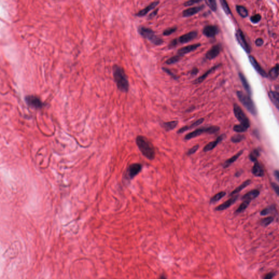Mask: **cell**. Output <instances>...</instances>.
Returning a JSON list of instances; mask_svg holds the SVG:
<instances>
[{
  "label": "cell",
  "mask_w": 279,
  "mask_h": 279,
  "mask_svg": "<svg viewBox=\"0 0 279 279\" xmlns=\"http://www.w3.org/2000/svg\"><path fill=\"white\" fill-rule=\"evenodd\" d=\"M201 2V1H195V0H190V1H186L184 3V5L185 7H188V6H190V5H194L196 3H200Z\"/></svg>",
  "instance_id": "cell-43"
},
{
  "label": "cell",
  "mask_w": 279,
  "mask_h": 279,
  "mask_svg": "<svg viewBox=\"0 0 279 279\" xmlns=\"http://www.w3.org/2000/svg\"><path fill=\"white\" fill-rule=\"evenodd\" d=\"M158 9H156V10H154V12H153L152 13H151L150 14V16H149V18L152 19L153 18H154L157 14V13H158Z\"/></svg>",
  "instance_id": "cell-49"
},
{
  "label": "cell",
  "mask_w": 279,
  "mask_h": 279,
  "mask_svg": "<svg viewBox=\"0 0 279 279\" xmlns=\"http://www.w3.org/2000/svg\"><path fill=\"white\" fill-rule=\"evenodd\" d=\"M263 43V40L262 38H257L255 41V44H256V46H257V47H260L261 46H262Z\"/></svg>",
  "instance_id": "cell-46"
},
{
  "label": "cell",
  "mask_w": 279,
  "mask_h": 279,
  "mask_svg": "<svg viewBox=\"0 0 279 279\" xmlns=\"http://www.w3.org/2000/svg\"><path fill=\"white\" fill-rule=\"evenodd\" d=\"M260 150L258 149H255L250 153V154L249 156V158L251 161L255 162L256 161H257V159L260 157Z\"/></svg>",
  "instance_id": "cell-31"
},
{
  "label": "cell",
  "mask_w": 279,
  "mask_h": 279,
  "mask_svg": "<svg viewBox=\"0 0 279 279\" xmlns=\"http://www.w3.org/2000/svg\"><path fill=\"white\" fill-rule=\"evenodd\" d=\"M260 192L259 190L257 189H254L252 190L251 191H249L246 194H245L243 197H242V200L243 201L247 200L249 201H251L252 200L255 199L256 197L259 196Z\"/></svg>",
  "instance_id": "cell-21"
},
{
  "label": "cell",
  "mask_w": 279,
  "mask_h": 279,
  "mask_svg": "<svg viewBox=\"0 0 279 279\" xmlns=\"http://www.w3.org/2000/svg\"><path fill=\"white\" fill-rule=\"evenodd\" d=\"M205 2L207 5L211 9L213 12H215L217 10V2L215 0H206Z\"/></svg>",
  "instance_id": "cell-34"
},
{
  "label": "cell",
  "mask_w": 279,
  "mask_h": 279,
  "mask_svg": "<svg viewBox=\"0 0 279 279\" xmlns=\"http://www.w3.org/2000/svg\"><path fill=\"white\" fill-rule=\"evenodd\" d=\"M262 17L260 14H257L254 16H251L250 20L253 23H257L261 21Z\"/></svg>",
  "instance_id": "cell-40"
},
{
  "label": "cell",
  "mask_w": 279,
  "mask_h": 279,
  "mask_svg": "<svg viewBox=\"0 0 279 279\" xmlns=\"http://www.w3.org/2000/svg\"><path fill=\"white\" fill-rule=\"evenodd\" d=\"M225 137V134H222L220 135L215 141H212L211 142H209L207 145H206L205 147L203 148V150L205 152H209V151L212 150H213L214 148L216 147V146L218 145V143H219L220 142H221Z\"/></svg>",
  "instance_id": "cell-16"
},
{
  "label": "cell",
  "mask_w": 279,
  "mask_h": 279,
  "mask_svg": "<svg viewBox=\"0 0 279 279\" xmlns=\"http://www.w3.org/2000/svg\"><path fill=\"white\" fill-rule=\"evenodd\" d=\"M138 31L143 37L150 41L153 44H155L156 45H161L164 42L163 39L155 35L154 32L152 29L141 26L139 27Z\"/></svg>",
  "instance_id": "cell-5"
},
{
  "label": "cell",
  "mask_w": 279,
  "mask_h": 279,
  "mask_svg": "<svg viewBox=\"0 0 279 279\" xmlns=\"http://www.w3.org/2000/svg\"><path fill=\"white\" fill-rule=\"evenodd\" d=\"M243 152H244V150H241L239 152H238L237 154H235V155H234L233 157H232L231 158L228 159V160H226L225 163H224V164L222 165L223 168H228L231 164H232L233 163L235 162V161L238 159V158L240 157V155H242Z\"/></svg>",
  "instance_id": "cell-23"
},
{
  "label": "cell",
  "mask_w": 279,
  "mask_h": 279,
  "mask_svg": "<svg viewBox=\"0 0 279 279\" xmlns=\"http://www.w3.org/2000/svg\"><path fill=\"white\" fill-rule=\"evenodd\" d=\"M159 1H155V2H153L150 3V5H148L147 7L144 8L142 10H140L139 11L138 13L136 14V16H139V17H141V16H145V15H146L150 11L155 8L157 5H159Z\"/></svg>",
  "instance_id": "cell-22"
},
{
  "label": "cell",
  "mask_w": 279,
  "mask_h": 279,
  "mask_svg": "<svg viewBox=\"0 0 279 279\" xmlns=\"http://www.w3.org/2000/svg\"><path fill=\"white\" fill-rule=\"evenodd\" d=\"M275 210V206H269V207H267V208H266L263 209V210L261 211V213H260V215H262V216L267 215L271 213L272 212H274Z\"/></svg>",
  "instance_id": "cell-36"
},
{
  "label": "cell",
  "mask_w": 279,
  "mask_h": 279,
  "mask_svg": "<svg viewBox=\"0 0 279 279\" xmlns=\"http://www.w3.org/2000/svg\"><path fill=\"white\" fill-rule=\"evenodd\" d=\"M274 218L273 217H265L264 219L261 220L260 221V224L262 226L264 227H267L268 225H270L272 222L274 221Z\"/></svg>",
  "instance_id": "cell-33"
},
{
  "label": "cell",
  "mask_w": 279,
  "mask_h": 279,
  "mask_svg": "<svg viewBox=\"0 0 279 279\" xmlns=\"http://www.w3.org/2000/svg\"><path fill=\"white\" fill-rule=\"evenodd\" d=\"M236 9L239 16H241L242 18H245L248 16V12L243 5H236Z\"/></svg>",
  "instance_id": "cell-29"
},
{
  "label": "cell",
  "mask_w": 279,
  "mask_h": 279,
  "mask_svg": "<svg viewBox=\"0 0 279 279\" xmlns=\"http://www.w3.org/2000/svg\"><path fill=\"white\" fill-rule=\"evenodd\" d=\"M251 183V181L250 179H248V180H246L245 182H244L243 183L241 184L239 186H238L232 192H231L230 196H233V195H235L238 194L243 189L245 188L246 187H247L248 185H249Z\"/></svg>",
  "instance_id": "cell-26"
},
{
  "label": "cell",
  "mask_w": 279,
  "mask_h": 279,
  "mask_svg": "<svg viewBox=\"0 0 279 279\" xmlns=\"http://www.w3.org/2000/svg\"><path fill=\"white\" fill-rule=\"evenodd\" d=\"M197 36L196 31H191L188 34L182 35L178 38V41L181 44H185L194 40Z\"/></svg>",
  "instance_id": "cell-11"
},
{
  "label": "cell",
  "mask_w": 279,
  "mask_h": 279,
  "mask_svg": "<svg viewBox=\"0 0 279 279\" xmlns=\"http://www.w3.org/2000/svg\"><path fill=\"white\" fill-rule=\"evenodd\" d=\"M178 124V121H172L164 122L162 124V127L167 132L172 130L176 128Z\"/></svg>",
  "instance_id": "cell-27"
},
{
  "label": "cell",
  "mask_w": 279,
  "mask_h": 279,
  "mask_svg": "<svg viewBox=\"0 0 279 279\" xmlns=\"http://www.w3.org/2000/svg\"><path fill=\"white\" fill-rule=\"evenodd\" d=\"M219 130L220 127L217 125L201 127V128L195 130L193 132H189V134H186L184 139L186 140H189L194 139L195 137H197L203 134H214L217 132Z\"/></svg>",
  "instance_id": "cell-3"
},
{
  "label": "cell",
  "mask_w": 279,
  "mask_h": 279,
  "mask_svg": "<svg viewBox=\"0 0 279 279\" xmlns=\"http://www.w3.org/2000/svg\"><path fill=\"white\" fill-rule=\"evenodd\" d=\"M142 170V165L140 164H132L129 166L127 170V177L128 179H132L137 175Z\"/></svg>",
  "instance_id": "cell-8"
},
{
  "label": "cell",
  "mask_w": 279,
  "mask_h": 279,
  "mask_svg": "<svg viewBox=\"0 0 279 279\" xmlns=\"http://www.w3.org/2000/svg\"><path fill=\"white\" fill-rule=\"evenodd\" d=\"M163 69L165 72H166L167 74H168V75H170L171 76L172 78H173L174 79L177 80L178 79V78L176 76V75L175 74H173V72H172L170 70L168 69V68H163Z\"/></svg>",
  "instance_id": "cell-44"
},
{
  "label": "cell",
  "mask_w": 279,
  "mask_h": 279,
  "mask_svg": "<svg viewBox=\"0 0 279 279\" xmlns=\"http://www.w3.org/2000/svg\"><path fill=\"white\" fill-rule=\"evenodd\" d=\"M275 275V273L270 272V273H269L266 274V275L265 276L264 279H272L274 277Z\"/></svg>",
  "instance_id": "cell-47"
},
{
  "label": "cell",
  "mask_w": 279,
  "mask_h": 279,
  "mask_svg": "<svg viewBox=\"0 0 279 279\" xmlns=\"http://www.w3.org/2000/svg\"><path fill=\"white\" fill-rule=\"evenodd\" d=\"M26 101L30 105L36 108H41L43 106L42 101L38 97L36 96H27L26 98Z\"/></svg>",
  "instance_id": "cell-10"
},
{
  "label": "cell",
  "mask_w": 279,
  "mask_h": 279,
  "mask_svg": "<svg viewBox=\"0 0 279 279\" xmlns=\"http://www.w3.org/2000/svg\"><path fill=\"white\" fill-rule=\"evenodd\" d=\"M176 30H177V27H171V28H169V29H166L165 31H164L163 32V34L164 36H169V35H171V34H173L174 32H176Z\"/></svg>",
  "instance_id": "cell-41"
},
{
  "label": "cell",
  "mask_w": 279,
  "mask_h": 279,
  "mask_svg": "<svg viewBox=\"0 0 279 279\" xmlns=\"http://www.w3.org/2000/svg\"><path fill=\"white\" fill-rule=\"evenodd\" d=\"M137 147L142 154L149 160H153L155 158V149L152 143L146 137L139 135L136 139Z\"/></svg>",
  "instance_id": "cell-1"
},
{
  "label": "cell",
  "mask_w": 279,
  "mask_h": 279,
  "mask_svg": "<svg viewBox=\"0 0 279 279\" xmlns=\"http://www.w3.org/2000/svg\"><path fill=\"white\" fill-rule=\"evenodd\" d=\"M159 279H167V278L165 276V275H161V276H160V277L159 278Z\"/></svg>",
  "instance_id": "cell-52"
},
{
  "label": "cell",
  "mask_w": 279,
  "mask_h": 279,
  "mask_svg": "<svg viewBox=\"0 0 279 279\" xmlns=\"http://www.w3.org/2000/svg\"><path fill=\"white\" fill-rule=\"evenodd\" d=\"M220 66V65H215L214 67L211 68L210 69H209L208 71H207L206 72H205L203 75H202V76H200L199 78H197L196 80H194V81H193V83H195V84H199V83H201L202 81H203L207 78V76H208V75H210L212 72H213L217 69V68L219 67Z\"/></svg>",
  "instance_id": "cell-20"
},
{
  "label": "cell",
  "mask_w": 279,
  "mask_h": 279,
  "mask_svg": "<svg viewBox=\"0 0 279 279\" xmlns=\"http://www.w3.org/2000/svg\"><path fill=\"white\" fill-rule=\"evenodd\" d=\"M238 197H239L238 195H234L231 198H230V199L224 202L222 204H220L219 206L216 207L215 210L217 211H222L225 209H228L237 201Z\"/></svg>",
  "instance_id": "cell-9"
},
{
  "label": "cell",
  "mask_w": 279,
  "mask_h": 279,
  "mask_svg": "<svg viewBox=\"0 0 279 279\" xmlns=\"http://www.w3.org/2000/svg\"><path fill=\"white\" fill-rule=\"evenodd\" d=\"M269 97L271 102L273 103L274 105L277 108V109H279V93L276 91H270L269 93Z\"/></svg>",
  "instance_id": "cell-25"
},
{
  "label": "cell",
  "mask_w": 279,
  "mask_h": 279,
  "mask_svg": "<svg viewBox=\"0 0 279 279\" xmlns=\"http://www.w3.org/2000/svg\"><path fill=\"white\" fill-rule=\"evenodd\" d=\"M250 202L247 200H245L240 204V206H239L238 208L235 211V213L236 214H239L241 213H243L244 211L248 207L249 204L250 203Z\"/></svg>",
  "instance_id": "cell-30"
},
{
  "label": "cell",
  "mask_w": 279,
  "mask_h": 279,
  "mask_svg": "<svg viewBox=\"0 0 279 279\" xmlns=\"http://www.w3.org/2000/svg\"><path fill=\"white\" fill-rule=\"evenodd\" d=\"M204 119L203 118L199 119L198 120H197L196 121L194 122L193 123L190 124V125H185L184 127H182L181 129H179L177 131V134H182V133H183V132H186L188 130L191 129H193L194 128H196L197 126L200 125V124H201L204 122Z\"/></svg>",
  "instance_id": "cell-19"
},
{
  "label": "cell",
  "mask_w": 279,
  "mask_h": 279,
  "mask_svg": "<svg viewBox=\"0 0 279 279\" xmlns=\"http://www.w3.org/2000/svg\"><path fill=\"white\" fill-rule=\"evenodd\" d=\"M218 34L217 27L213 25H208L204 27L203 30V34L208 38H214Z\"/></svg>",
  "instance_id": "cell-13"
},
{
  "label": "cell",
  "mask_w": 279,
  "mask_h": 279,
  "mask_svg": "<svg viewBox=\"0 0 279 279\" xmlns=\"http://www.w3.org/2000/svg\"><path fill=\"white\" fill-rule=\"evenodd\" d=\"M271 185L273 189H274V190L276 192L277 195H279V187L278 184L275 183H271Z\"/></svg>",
  "instance_id": "cell-45"
},
{
  "label": "cell",
  "mask_w": 279,
  "mask_h": 279,
  "mask_svg": "<svg viewBox=\"0 0 279 279\" xmlns=\"http://www.w3.org/2000/svg\"><path fill=\"white\" fill-rule=\"evenodd\" d=\"M244 139H245V136L244 135L238 134L233 135L232 137H231V140L233 143H239V142L242 141L244 140Z\"/></svg>",
  "instance_id": "cell-35"
},
{
  "label": "cell",
  "mask_w": 279,
  "mask_h": 279,
  "mask_svg": "<svg viewBox=\"0 0 279 279\" xmlns=\"http://www.w3.org/2000/svg\"><path fill=\"white\" fill-rule=\"evenodd\" d=\"M233 130L235 132H238V133H241V132H246L247 130L248 129V128H247L246 127L244 126V125H242L241 124H239V125H235L234 127H233Z\"/></svg>",
  "instance_id": "cell-39"
},
{
  "label": "cell",
  "mask_w": 279,
  "mask_h": 279,
  "mask_svg": "<svg viewBox=\"0 0 279 279\" xmlns=\"http://www.w3.org/2000/svg\"><path fill=\"white\" fill-rule=\"evenodd\" d=\"M252 173L256 177H262L264 175V171L263 168L262 167L261 164L258 161L254 162V165L252 168Z\"/></svg>",
  "instance_id": "cell-18"
},
{
  "label": "cell",
  "mask_w": 279,
  "mask_h": 279,
  "mask_svg": "<svg viewBox=\"0 0 279 279\" xmlns=\"http://www.w3.org/2000/svg\"><path fill=\"white\" fill-rule=\"evenodd\" d=\"M220 2L221 3V5L223 8V10H224L225 13L228 15H230L231 14V11L230 10V7L228 5V3L225 0H220Z\"/></svg>",
  "instance_id": "cell-37"
},
{
  "label": "cell",
  "mask_w": 279,
  "mask_h": 279,
  "mask_svg": "<svg viewBox=\"0 0 279 279\" xmlns=\"http://www.w3.org/2000/svg\"><path fill=\"white\" fill-rule=\"evenodd\" d=\"M237 95L241 103L247 109V110L251 115L256 116L257 114L256 107L253 101L251 99L249 95H246L242 91H238L237 92Z\"/></svg>",
  "instance_id": "cell-4"
},
{
  "label": "cell",
  "mask_w": 279,
  "mask_h": 279,
  "mask_svg": "<svg viewBox=\"0 0 279 279\" xmlns=\"http://www.w3.org/2000/svg\"><path fill=\"white\" fill-rule=\"evenodd\" d=\"M226 195V192L225 191H221L218 192L217 194H215L214 196L212 197V198L210 200V203H215L216 202L220 201V200L223 198Z\"/></svg>",
  "instance_id": "cell-28"
},
{
  "label": "cell",
  "mask_w": 279,
  "mask_h": 279,
  "mask_svg": "<svg viewBox=\"0 0 279 279\" xmlns=\"http://www.w3.org/2000/svg\"><path fill=\"white\" fill-rule=\"evenodd\" d=\"M181 56H179V55L173 56L167 60L166 61V63L168 65H173V64L176 63L177 62H179V61L181 60Z\"/></svg>",
  "instance_id": "cell-38"
},
{
  "label": "cell",
  "mask_w": 279,
  "mask_h": 279,
  "mask_svg": "<svg viewBox=\"0 0 279 279\" xmlns=\"http://www.w3.org/2000/svg\"><path fill=\"white\" fill-rule=\"evenodd\" d=\"M113 74L115 82L119 90L127 92L129 90V82L124 70L119 65H115L113 67Z\"/></svg>",
  "instance_id": "cell-2"
},
{
  "label": "cell",
  "mask_w": 279,
  "mask_h": 279,
  "mask_svg": "<svg viewBox=\"0 0 279 279\" xmlns=\"http://www.w3.org/2000/svg\"><path fill=\"white\" fill-rule=\"evenodd\" d=\"M233 112L236 118L240 122V124L249 128L250 126L249 119L244 114L242 109L240 108V106L235 104L233 106Z\"/></svg>",
  "instance_id": "cell-6"
},
{
  "label": "cell",
  "mask_w": 279,
  "mask_h": 279,
  "mask_svg": "<svg viewBox=\"0 0 279 279\" xmlns=\"http://www.w3.org/2000/svg\"><path fill=\"white\" fill-rule=\"evenodd\" d=\"M198 72H199V70H198V69H197V68H194L193 69L191 70V75H192V76L196 75Z\"/></svg>",
  "instance_id": "cell-50"
},
{
  "label": "cell",
  "mask_w": 279,
  "mask_h": 279,
  "mask_svg": "<svg viewBox=\"0 0 279 279\" xmlns=\"http://www.w3.org/2000/svg\"><path fill=\"white\" fill-rule=\"evenodd\" d=\"M221 51V47L219 45H215L207 51L206 55V58L208 60H211L214 59L219 55Z\"/></svg>",
  "instance_id": "cell-12"
},
{
  "label": "cell",
  "mask_w": 279,
  "mask_h": 279,
  "mask_svg": "<svg viewBox=\"0 0 279 279\" xmlns=\"http://www.w3.org/2000/svg\"><path fill=\"white\" fill-rule=\"evenodd\" d=\"M235 37L238 43L240 44V46L243 48V49L245 51L246 53H250L251 49L250 46L248 42L246 41L244 34L241 30H238L235 33Z\"/></svg>",
  "instance_id": "cell-7"
},
{
  "label": "cell",
  "mask_w": 279,
  "mask_h": 279,
  "mask_svg": "<svg viewBox=\"0 0 279 279\" xmlns=\"http://www.w3.org/2000/svg\"><path fill=\"white\" fill-rule=\"evenodd\" d=\"M249 60L251 64L253 66L255 69L256 70L257 72H259V74L263 76L264 78H267L268 77V74L263 69V68L261 67L260 65H259V63L256 61V59L252 56H249Z\"/></svg>",
  "instance_id": "cell-14"
},
{
  "label": "cell",
  "mask_w": 279,
  "mask_h": 279,
  "mask_svg": "<svg viewBox=\"0 0 279 279\" xmlns=\"http://www.w3.org/2000/svg\"><path fill=\"white\" fill-rule=\"evenodd\" d=\"M177 44V39H174L173 41H171L170 43L169 48H173V47H175Z\"/></svg>",
  "instance_id": "cell-48"
},
{
  "label": "cell",
  "mask_w": 279,
  "mask_h": 279,
  "mask_svg": "<svg viewBox=\"0 0 279 279\" xmlns=\"http://www.w3.org/2000/svg\"><path fill=\"white\" fill-rule=\"evenodd\" d=\"M274 176L275 178L277 179V182H279V171L275 170L274 171Z\"/></svg>",
  "instance_id": "cell-51"
},
{
  "label": "cell",
  "mask_w": 279,
  "mask_h": 279,
  "mask_svg": "<svg viewBox=\"0 0 279 279\" xmlns=\"http://www.w3.org/2000/svg\"><path fill=\"white\" fill-rule=\"evenodd\" d=\"M204 8V5H201L186 9L184 10L183 12L182 16L183 17H185V18L190 17V16L196 14Z\"/></svg>",
  "instance_id": "cell-15"
},
{
  "label": "cell",
  "mask_w": 279,
  "mask_h": 279,
  "mask_svg": "<svg viewBox=\"0 0 279 279\" xmlns=\"http://www.w3.org/2000/svg\"><path fill=\"white\" fill-rule=\"evenodd\" d=\"M201 45V44L197 43V44H192V45H188L186 47H183L178 50V55L182 56V55L188 54L190 52L193 51L194 50H196Z\"/></svg>",
  "instance_id": "cell-17"
},
{
  "label": "cell",
  "mask_w": 279,
  "mask_h": 279,
  "mask_svg": "<svg viewBox=\"0 0 279 279\" xmlns=\"http://www.w3.org/2000/svg\"><path fill=\"white\" fill-rule=\"evenodd\" d=\"M278 69L279 65L278 64H277L275 67L272 68L270 70L269 72L270 78H271L272 79H276L278 77Z\"/></svg>",
  "instance_id": "cell-32"
},
{
  "label": "cell",
  "mask_w": 279,
  "mask_h": 279,
  "mask_svg": "<svg viewBox=\"0 0 279 279\" xmlns=\"http://www.w3.org/2000/svg\"><path fill=\"white\" fill-rule=\"evenodd\" d=\"M199 145H197L194 146V147L191 148L188 151V152H187V155H190L193 154L195 153L196 152L197 150H199Z\"/></svg>",
  "instance_id": "cell-42"
},
{
  "label": "cell",
  "mask_w": 279,
  "mask_h": 279,
  "mask_svg": "<svg viewBox=\"0 0 279 279\" xmlns=\"http://www.w3.org/2000/svg\"><path fill=\"white\" fill-rule=\"evenodd\" d=\"M239 76L240 78V81L242 82V83L243 85V87L244 89L245 90L247 93H248L249 95H251L252 94V90L250 86L248 80L246 79L245 76L243 75V73L242 72H239Z\"/></svg>",
  "instance_id": "cell-24"
}]
</instances>
